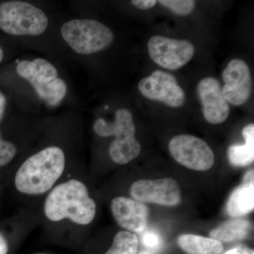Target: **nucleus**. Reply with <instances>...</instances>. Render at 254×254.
Wrapping results in <instances>:
<instances>
[{"mask_svg": "<svg viewBox=\"0 0 254 254\" xmlns=\"http://www.w3.org/2000/svg\"><path fill=\"white\" fill-rule=\"evenodd\" d=\"M16 71L31 83L37 94L47 104L58 105L66 95V83L58 77V70L48 60L37 58L33 61H21L16 66Z\"/></svg>", "mask_w": 254, "mask_h": 254, "instance_id": "nucleus-4", "label": "nucleus"}, {"mask_svg": "<svg viewBox=\"0 0 254 254\" xmlns=\"http://www.w3.org/2000/svg\"><path fill=\"white\" fill-rule=\"evenodd\" d=\"M9 245L5 237L0 233V254H7Z\"/></svg>", "mask_w": 254, "mask_h": 254, "instance_id": "nucleus-24", "label": "nucleus"}, {"mask_svg": "<svg viewBox=\"0 0 254 254\" xmlns=\"http://www.w3.org/2000/svg\"><path fill=\"white\" fill-rule=\"evenodd\" d=\"M158 1L155 0H133L131 4L134 5L138 9L147 10L151 9L155 6Z\"/></svg>", "mask_w": 254, "mask_h": 254, "instance_id": "nucleus-22", "label": "nucleus"}, {"mask_svg": "<svg viewBox=\"0 0 254 254\" xmlns=\"http://www.w3.org/2000/svg\"><path fill=\"white\" fill-rule=\"evenodd\" d=\"M225 85L222 94L227 103L236 106L245 104L252 93V74L247 64L242 60L230 62L222 72Z\"/></svg>", "mask_w": 254, "mask_h": 254, "instance_id": "nucleus-11", "label": "nucleus"}, {"mask_svg": "<svg viewBox=\"0 0 254 254\" xmlns=\"http://www.w3.org/2000/svg\"><path fill=\"white\" fill-rule=\"evenodd\" d=\"M17 149L14 143L4 141L0 132V167L9 164L14 159Z\"/></svg>", "mask_w": 254, "mask_h": 254, "instance_id": "nucleus-20", "label": "nucleus"}, {"mask_svg": "<svg viewBox=\"0 0 254 254\" xmlns=\"http://www.w3.org/2000/svg\"><path fill=\"white\" fill-rule=\"evenodd\" d=\"M44 213L48 220L68 219L79 225H89L96 214V204L79 180H70L55 187L47 196Z\"/></svg>", "mask_w": 254, "mask_h": 254, "instance_id": "nucleus-1", "label": "nucleus"}, {"mask_svg": "<svg viewBox=\"0 0 254 254\" xmlns=\"http://www.w3.org/2000/svg\"><path fill=\"white\" fill-rule=\"evenodd\" d=\"M62 36L71 49L81 55L98 53L114 41L113 31L93 19H73L62 26Z\"/></svg>", "mask_w": 254, "mask_h": 254, "instance_id": "nucleus-5", "label": "nucleus"}, {"mask_svg": "<svg viewBox=\"0 0 254 254\" xmlns=\"http://www.w3.org/2000/svg\"><path fill=\"white\" fill-rule=\"evenodd\" d=\"M138 90L145 98L161 102L171 108H180L185 102V93L176 78L170 73L157 70L138 83Z\"/></svg>", "mask_w": 254, "mask_h": 254, "instance_id": "nucleus-9", "label": "nucleus"}, {"mask_svg": "<svg viewBox=\"0 0 254 254\" xmlns=\"http://www.w3.org/2000/svg\"><path fill=\"white\" fill-rule=\"evenodd\" d=\"M142 242L148 248L156 250L161 246V237L156 232L148 231L142 236Z\"/></svg>", "mask_w": 254, "mask_h": 254, "instance_id": "nucleus-21", "label": "nucleus"}, {"mask_svg": "<svg viewBox=\"0 0 254 254\" xmlns=\"http://www.w3.org/2000/svg\"><path fill=\"white\" fill-rule=\"evenodd\" d=\"M3 57H4V54H3L2 50H1V47H0V63L2 61Z\"/></svg>", "mask_w": 254, "mask_h": 254, "instance_id": "nucleus-27", "label": "nucleus"}, {"mask_svg": "<svg viewBox=\"0 0 254 254\" xmlns=\"http://www.w3.org/2000/svg\"><path fill=\"white\" fill-rule=\"evenodd\" d=\"M5 107H6V98L1 91H0V121L4 115Z\"/></svg>", "mask_w": 254, "mask_h": 254, "instance_id": "nucleus-25", "label": "nucleus"}, {"mask_svg": "<svg viewBox=\"0 0 254 254\" xmlns=\"http://www.w3.org/2000/svg\"><path fill=\"white\" fill-rule=\"evenodd\" d=\"M224 254H254V250L245 247H238L229 250Z\"/></svg>", "mask_w": 254, "mask_h": 254, "instance_id": "nucleus-23", "label": "nucleus"}, {"mask_svg": "<svg viewBox=\"0 0 254 254\" xmlns=\"http://www.w3.org/2000/svg\"><path fill=\"white\" fill-rule=\"evenodd\" d=\"M48 25L46 14L30 3L9 1L0 4V29L14 36H38Z\"/></svg>", "mask_w": 254, "mask_h": 254, "instance_id": "nucleus-6", "label": "nucleus"}, {"mask_svg": "<svg viewBox=\"0 0 254 254\" xmlns=\"http://www.w3.org/2000/svg\"><path fill=\"white\" fill-rule=\"evenodd\" d=\"M140 254H150L149 252H142Z\"/></svg>", "mask_w": 254, "mask_h": 254, "instance_id": "nucleus-28", "label": "nucleus"}, {"mask_svg": "<svg viewBox=\"0 0 254 254\" xmlns=\"http://www.w3.org/2000/svg\"><path fill=\"white\" fill-rule=\"evenodd\" d=\"M251 224L248 220L234 219L219 225L210 232V238L220 242L242 240L248 236Z\"/></svg>", "mask_w": 254, "mask_h": 254, "instance_id": "nucleus-17", "label": "nucleus"}, {"mask_svg": "<svg viewBox=\"0 0 254 254\" xmlns=\"http://www.w3.org/2000/svg\"><path fill=\"white\" fill-rule=\"evenodd\" d=\"M158 2L174 14L180 16L190 14L194 9L195 4L192 0H160Z\"/></svg>", "mask_w": 254, "mask_h": 254, "instance_id": "nucleus-19", "label": "nucleus"}, {"mask_svg": "<svg viewBox=\"0 0 254 254\" xmlns=\"http://www.w3.org/2000/svg\"></svg>", "mask_w": 254, "mask_h": 254, "instance_id": "nucleus-29", "label": "nucleus"}, {"mask_svg": "<svg viewBox=\"0 0 254 254\" xmlns=\"http://www.w3.org/2000/svg\"><path fill=\"white\" fill-rule=\"evenodd\" d=\"M138 245V237L135 234L120 231L114 237L113 245L105 254H136Z\"/></svg>", "mask_w": 254, "mask_h": 254, "instance_id": "nucleus-18", "label": "nucleus"}, {"mask_svg": "<svg viewBox=\"0 0 254 254\" xmlns=\"http://www.w3.org/2000/svg\"><path fill=\"white\" fill-rule=\"evenodd\" d=\"M115 220L127 231L141 233L148 225L149 210L144 203L124 196H118L111 202Z\"/></svg>", "mask_w": 254, "mask_h": 254, "instance_id": "nucleus-13", "label": "nucleus"}, {"mask_svg": "<svg viewBox=\"0 0 254 254\" xmlns=\"http://www.w3.org/2000/svg\"><path fill=\"white\" fill-rule=\"evenodd\" d=\"M135 130L133 115L124 108L116 112L113 123L99 118L94 124V131L100 136H115L109 153L112 160L119 165L129 163L141 153V145L135 138Z\"/></svg>", "mask_w": 254, "mask_h": 254, "instance_id": "nucleus-3", "label": "nucleus"}, {"mask_svg": "<svg viewBox=\"0 0 254 254\" xmlns=\"http://www.w3.org/2000/svg\"><path fill=\"white\" fill-rule=\"evenodd\" d=\"M205 120L212 125L223 123L228 118L230 106L222 94L220 82L215 78H203L197 86Z\"/></svg>", "mask_w": 254, "mask_h": 254, "instance_id": "nucleus-12", "label": "nucleus"}, {"mask_svg": "<svg viewBox=\"0 0 254 254\" xmlns=\"http://www.w3.org/2000/svg\"><path fill=\"white\" fill-rule=\"evenodd\" d=\"M133 199L141 203L174 206L182 199L181 190L178 183L172 178L138 180L130 190Z\"/></svg>", "mask_w": 254, "mask_h": 254, "instance_id": "nucleus-10", "label": "nucleus"}, {"mask_svg": "<svg viewBox=\"0 0 254 254\" xmlns=\"http://www.w3.org/2000/svg\"><path fill=\"white\" fill-rule=\"evenodd\" d=\"M254 208V184L243 183L229 198L227 213L232 218H238L253 211Z\"/></svg>", "mask_w": 254, "mask_h": 254, "instance_id": "nucleus-14", "label": "nucleus"}, {"mask_svg": "<svg viewBox=\"0 0 254 254\" xmlns=\"http://www.w3.org/2000/svg\"><path fill=\"white\" fill-rule=\"evenodd\" d=\"M64 168L63 150L59 147H48L25 160L15 176V186L24 194H43L53 188Z\"/></svg>", "mask_w": 254, "mask_h": 254, "instance_id": "nucleus-2", "label": "nucleus"}, {"mask_svg": "<svg viewBox=\"0 0 254 254\" xmlns=\"http://www.w3.org/2000/svg\"><path fill=\"white\" fill-rule=\"evenodd\" d=\"M172 156L180 165L196 171H206L213 166L215 156L208 143L198 137L179 135L169 143Z\"/></svg>", "mask_w": 254, "mask_h": 254, "instance_id": "nucleus-7", "label": "nucleus"}, {"mask_svg": "<svg viewBox=\"0 0 254 254\" xmlns=\"http://www.w3.org/2000/svg\"><path fill=\"white\" fill-rule=\"evenodd\" d=\"M152 60L162 67L177 70L190 63L195 48L190 42L175 40L162 36H153L148 42Z\"/></svg>", "mask_w": 254, "mask_h": 254, "instance_id": "nucleus-8", "label": "nucleus"}, {"mask_svg": "<svg viewBox=\"0 0 254 254\" xmlns=\"http://www.w3.org/2000/svg\"><path fill=\"white\" fill-rule=\"evenodd\" d=\"M178 245L188 254H220L224 250L222 242L195 235H181Z\"/></svg>", "mask_w": 254, "mask_h": 254, "instance_id": "nucleus-16", "label": "nucleus"}, {"mask_svg": "<svg viewBox=\"0 0 254 254\" xmlns=\"http://www.w3.org/2000/svg\"><path fill=\"white\" fill-rule=\"evenodd\" d=\"M254 170H250L247 174H246L245 177H244L243 183H254Z\"/></svg>", "mask_w": 254, "mask_h": 254, "instance_id": "nucleus-26", "label": "nucleus"}, {"mask_svg": "<svg viewBox=\"0 0 254 254\" xmlns=\"http://www.w3.org/2000/svg\"><path fill=\"white\" fill-rule=\"evenodd\" d=\"M245 143L232 145L228 148V159L233 166L245 167L250 165L254 160V125L250 124L242 131Z\"/></svg>", "mask_w": 254, "mask_h": 254, "instance_id": "nucleus-15", "label": "nucleus"}]
</instances>
